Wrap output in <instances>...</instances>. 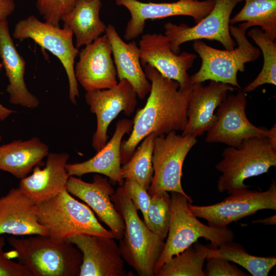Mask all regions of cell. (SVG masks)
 I'll list each match as a JSON object with an SVG mask.
<instances>
[{
    "instance_id": "74e56055",
    "label": "cell",
    "mask_w": 276,
    "mask_h": 276,
    "mask_svg": "<svg viewBox=\"0 0 276 276\" xmlns=\"http://www.w3.org/2000/svg\"><path fill=\"white\" fill-rule=\"evenodd\" d=\"M2 67H3L2 63H0V70ZM16 112L15 111L8 109L4 107L0 103V120L3 121L6 119L11 114Z\"/></svg>"
},
{
    "instance_id": "d590c367",
    "label": "cell",
    "mask_w": 276,
    "mask_h": 276,
    "mask_svg": "<svg viewBox=\"0 0 276 276\" xmlns=\"http://www.w3.org/2000/svg\"><path fill=\"white\" fill-rule=\"evenodd\" d=\"M5 238L0 236V276H32L29 270L11 260L8 252L4 251Z\"/></svg>"
},
{
    "instance_id": "7a4b0ae2",
    "label": "cell",
    "mask_w": 276,
    "mask_h": 276,
    "mask_svg": "<svg viewBox=\"0 0 276 276\" xmlns=\"http://www.w3.org/2000/svg\"><path fill=\"white\" fill-rule=\"evenodd\" d=\"M13 248L8 251L26 267L32 276H79L82 263L80 250L68 240L35 235L19 239L8 238Z\"/></svg>"
},
{
    "instance_id": "b9f144b4",
    "label": "cell",
    "mask_w": 276,
    "mask_h": 276,
    "mask_svg": "<svg viewBox=\"0 0 276 276\" xmlns=\"http://www.w3.org/2000/svg\"><path fill=\"white\" fill-rule=\"evenodd\" d=\"M192 1H198V0H192Z\"/></svg>"
},
{
    "instance_id": "9a60e30c",
    "label": "cell",
    "mask_w": 276,
    "mask_h": 276,
    "mask_svg": "<svg viewBox=\"0 0 276 276\" xmlns=\"http://www.w3.org/2000/svg\"><path fill=\"white\" fill-rule=\"evenodd\" d=\"M139 47L143 67L147 64L151 65L163 76L178 82L180 87L192 85L188 71L197 57L195 54L185 51L176 54L171 49L168 37L161 33L142 35Z\"/></svg>"
},
{
    "instance_id": "52a82bcc",
    "label": "cell",
    "mask_w": 276,
    "mask_h": 276,
    "mask_svg": "<svg viewBox=\"0 0 276 276\" xmlns=\"http://www.w3.org/2000/svg\"><path fill=\"white\" fill-rule=\"evenodd\" d=\"M171 215L167 240L155 265V272L173 256L203 238L217 248L233 241L232 230L215 227L201 222L189 206L188 198L181 193L171 192Z\"/></svg>"
},
{
    "instance_id": "6da1fadb",
    "label": "cell",
    "mask_w": 276,
    "mask_h": 276,
    "mask_svg": "<svg viewBox=\"0 0 276 276\" xmlns=\"http://www.w3.org/2000/svg\"><path fill=\"white\" fill-rule=\"evenodd\" d=\"M143 67L151 85L150 95L144 107L135 113L129 137L122 141L121 165L130 159L138 144L148 135L183 131L188 122L192 85L180 87L178 82L163 76L151 65L147 64Z\"/></svg>"
},
{
    "instance_id": "1f68e13d",
    "label": "cell",
    "mask_w": 276,
    "mask_h": 276,
    "mask_svg": "<svg viewBox=\"0 0 276 276\" xmlns=\"http://www.w3.org/2000/svg\"><path fill=\"white\" fill-rule=\"evenodd\" d=\"M171 215V200L167 192L151 196L148 210V228L164 240L168 233Z\"/></svg>"
},
{
    "instance_id": "7bdbcfd3",
    "label": "cell",
    "mask_w": 276,
    "mask_h": 276,
    "mask_svg": "<svg viewBox=\"0 0 276 276\" xmlns=\"http://www.w3.org/2000/svg\"><path fill=\"white\" fill-rule=\"evenodd\" d=\"M89 1H90V0H89Z\"/></svg>"
},
{
    "instance_id": "4fadbf2b",
    "label": "cell",
    "mask_w": 276,
    "mask_h": 276,
    "mask_svg": "<svg viewBox=\"0 0 276 276\" xmlns=\"http://www.w3.org/2000/svg\"><path fill=\"white\" fill-rule=\"evenodd\" d=\"M246 95L239 91L231 95L218 106L214 126L208 131L207 143H221L239 147L246 140L254 137H267L269 129L258 127L246 114Z\"/></svg>"
},
{
    "instance_id": "ba28073f",
    "label": "cell",
    "mask_w": 276,
    "mask_h": 276,
    "mask_svg": "<svg viewBox=\"0 0 276 276\" xmlns=\"http://www.w3.org/2000/svg\"><path fill=\"white\" fill-rule=\"evenodd\" d=\"M196 137L177 134L172 131L156 136L152 157L153 178L148 190L150 196L164 192H177L193 200L182 189V169L185 158L197 143Z\"/></svg>"
},
{
    "instance_id": "5bb4252c",
    "label": "cell",
    "mask_w": 276,
    "mask_h": 276,
    "mask_svg": "<svg viewBox=\"0 0 276 276\" xmlns=\"http://www.w3.org/2000/svg\"><path fill=\"white\" fill-rule=\"evenodd\" d=\"M137 94L126 79L108 89L86 91L85 99L90 111L97 118V128L92 137V146L99 151L106 144L109 125L122 111L129 116L137 105Z\"/></svg>"
},
{
    "instance_id": "4316f807",
    "label": "cell",
    "mask_w": 276,
    "mask_h": 276,
    "mask_svg": "<svg viewBox=\"0 0 276 276\" xmlns=\"http://www.w3.org/2000/svg\"><path fill=\"white\" fill-rule=\"evenodd\" d=\"M210 249L197 241L164 263L155 276H204L203 267Z\"/></svg>"
},
{
    "instance_id": "9c48e42d",
    "label": "cell",
    "mask_w": 276,
    "mask_h": 276,
    "mask_svg": "<svg viewBox=\"0 0 276 276\" xmlns=\"http://www.w3.org/2000/svg\"><path fill=\"white\" fill-rule=\"evenodd\" d=\"M12 35L15 39L21 41L28 38L32 39L59 59L67 76L70 100L76 105V98L79 97V93L74 64L79 51L74 44V35L70 28L65 25L60 28L41 21L34 15H30L17 22Z\"/></svg>"
},
{
    "instance_id": "8992f818",
    "label": "cell",
    "mask_w": 276,
    "mask_h": 276,
    "mask_svg": "<svg viewBox=\"0 0 276 276\" xmlns=\"http://www.w3.org/2000/svg\"><path fill=\"white\" fill-rule=\"evenodd\" d=\"M222 159L215 166L222 174L217 182L220 193L247 189L244 181L249 177L267 172L276 166V149L266 136L245 140L239 147L225 148Z\"/></svg>"
},
{
    "instance_id": "e0dca14e",
    "label": "cell",
    "mask_w": 276,
    "mask_h": 276,
    "mask_svg": "<svg viewBox=\"0 0 276 276\" xmlns=\"http://www.w3.org/2000/svg\"><path fill=\"white\" fill-rule=\"evenodd\" d=\"M67 240L82 254L79 276H126L124 260L113 238L78 235Z\"/></svg>"
},
{
    "instance_id": "8fae6325",
    "label": "cell",
    "mask_w": 276,
    "mask_h": 276,
    "mask_svg": "<svg viewBox=\"0 0 276 276\" xmlns=\"http://www.w3.org/2000/svg\"><path fill=\"white\" fill-rule=\"evenodd\" d=\"M213 1L215 4L211 12L194 26L171 22L164 25L165 35L174 53L179 54L180 45L186 42L202 39L218 41L225 50L235 49L236 44L229 32V20L234 8L244 0Z\"/></svg>"
},
{
    "instance_id": "30bf717a",
    "label": "cell",
    "mask_w": 276,
    "mask_h": 276,
    "mask_svg": "<svg viewBox=\"0 0 276 276\" xmlns=\"http://www.w3.org/2000/svg\"><path fill=\"white\" fill-rule=\"evenodd\" d=\"M222 201L209 205H194L190 209L197 217L206 220L208 225L225 228L233 222L264 209L276 210V183L272 180L268 190L259 192L239 189L229 194Z\"/></svg>"
},
{
    "instance_id": "3957f363",
    "label": "cell",
    "mask_w": 276,
    "mask_h": 276,
    "mask_svg": "<svg viewBox=\"0 0 276 276\" xmlns=\"http://www.w3.org/2000/svg\"><path fill=\"white\" fill-rule=\"evenodd\" d=\"M111 200L124 222L119 245L123 260L139 276H155V265L163 251L164 239L141 219L123 185L114 191Z\"/></svg>"
},
{
    "instance_id": "60d3db41",
    "label": "cell",
    "mask_w": 276,
    "mask_h": 276,
    "mask_svg": "<svg viewBox=\"0 0 276 276\" xmlns=\"http://www.w3.org/2000/svg\"><path fill=\"white\" fill-rule=\"evenodd\" d=\"M1 136H0V141H1Z\"/></svg>"
},
{
    "instance_id": "5b68a950",
    "label": "cell",
    "mask_w": 276,
    "mask_h": 276,
    "mask_svg": "<svg viewBox=\"0 0 276 276\" xmlns=\"http://www.w3.org/2000/svg\"><path fill=\"white\" fill-rule=\"evenodd\" d=\"M35 212L38 222L53 238L67 240L74 235H90L114 239L112 232L99 223L90 208L75 199L66 189L36 203Z\"/></svg>"
},
{
    "instance_id": "d4e9b609",
    "label": "cell",
    "mask_w": 276,
    "mask_h": 276,
    "mask_svg": "<svg viewBox=\"0 0 276 276\" xmlns=\"http://www.w3.org/2000/svg\"><path fill=\"white\" fill-rule=\"evenodd\" d=\"M49 150L48 146L37 137L3 145L0 146V170L21 179L39 166Z\"/></svg>"
},
{
    "instance_id": "83f0119b",
    "label": "cell",
    "mask_w": 276,
    "mask_h": 276,
    "mask_svg": "<svg viewBox=\"0 0 276 276\" xmlns=\"http://www.w3.org/2000/svg\"><path fill=\"white\" fill-rule=\"evenodd\" d=\"M209 257H217L236 263L253 276H267L276 264V258L258 257L248 254L242 245L227 242L220 246L210 248Z\"/></svg>"
},
{
    "instance_id": "4dcf8cb0",
    "label": "cell",
    "mask_w": 276,
    "mask_h": 276,
    "mask_svg": "<svg viewBox=\"0 0 276 276\" xmlns=\"http://www.w3.org/2000/svg\"><path fill=\"white\" fill-rule=\"evenodd\" d=\"M261 49L263 55V65L257 77L243 90L251 92L265 84L276 85V43L261 29L255 28L247 33Z\"/></svg>"
},
{
    "instance_id": "484cf974",
    "label": "cell",
    "mask_w": 276,
    "mask_h": 276,
    "mask_svg": "<svg viewBox=\"0 0 276 276\" xmlns=\"http://www.w3.org/2000/svg\"><path fill=\"white\" fill-rule=\"evenodd\" d=\"M102 6L100 0H77L72 9L62 21L72 30L79 49L97 39L107 27L99 16Z\"/></svg>"
},
{
    "instance_id": "277c9868",
    "label": "cell",
    "mask_w": 276,
    "mask_h": 276,
    "mask_svg": "<svg viewBox=\"0 0 276 276\" xmlns=\"http://www.w3.org/2000/svg\"><path fill=\"white\" fill-rule=\"evenodd\" d=\"M250 27L247 22L238 26H229L231 35L238 45L232 50L216 49L201 40H194L193 48L201 59V64L199 70L190 76L191 84L213 80L241 89L237 80L238 72H244L245 64L256 60L261 54L259 49L247 38L246 32Z\"/></svg>"
},
{
    "instance_id": "7c38bea8",
    "label": "cell",
    "mask_w": 276,
    "mask_h": 276,
    "mask_svg": "<svg viewBox=\"0 0 276 276\" xmlns=\"http://www.w3.org/2000/svg\"><path fill=\"white\" fill-rule=\"evenodd\" d=\"M115 1L117 5L125 7L130 14L124 34V39L127 41L137 38L143 33L147 20L183 15L193 17L197 24L211 12L215 4L213 0H179L158 3L138 0Z\"/></svg>"
},
{
    "instance_id": "8d00e7d4",
    "label": "cell",
    "mask_w": 276,
    "mask_h": 276,
    "mask_svg": "<svg viewBox=\"0 0 276 276\" xmlns=\"http://www.w3.org/2000/svg\"><path fill=\"white\" fill-rule=\"evenodd\" d=\"M14 0H0V21L6 20L15 9Z\"/></svg>"
},
{
    "instance_id": "d6a6232c",
    "label": "cell",
    "mask_w": 276,
    "mask_h": 276,
    "mask_svg": "<svg viewBox=\"0 0 276 276\" xmlns=\"http://www.w3.org/2000/svg\"><path fill=\"white\" fill-rule=\"evenodd\" d=\"M36 7L45 22L60 27V21L77 0H35Z\"/></svg>"
},
{
    "instance_id": "836d02e7",
    "label": "cell",
    "mask_w": 276,
    "mask_h": 276,
    "mask_svg": "<svg viewBox=\"0 0 276 276\" xmlns=\"http://www.w3.org/2000/svg\"><path fill=\"white\" fill-rule=\"evenodd\" d=\"M123 186L136 209L142 213L144 221L148 227V210L151 196L148 190L136 181L131 179H126Z\"/></svg>"
},
{
    "instance_id": "f1b7e54d",
    "label": "cell",
    "mask_w": 276,
    "mask_h": 276,
    "mask_svg": "<svg viewBox=\"0 0 276 276\" xmlns=\"http://www.w3.org/2000/svg\"><path fill=\"white\" fill-rule=\"evenodd\" d=\"M242 9L229 23L247 22L250 27L259 26L272 40L276 38V0H244Z\"/></svg>"
},
{
    "instance_id": "7402d4cb",
    "label": "cell",
    "mask_w": 276,
    "mask_h": 276,
    "mask_svg": "<svg viewBox=\"0 0 276 276\" xmlns=\"http://www.w3.org/2000/svg\"><path fill=\"white\" fill-rule=\"evenodd\" d=\"M0 57L9 81L6 91L9 102L29 108L38 107L39 100L30 92L25 82L26 62L14 44L7 20L0 21Z\"/></svg>"
},
{
    "instance_id": "ac0fdd59",
    "label": "cell",
    "mask_w": 276,
    "mask_h": 276,
    "mask_svg": "<svg viewBox=\"0 0 276 276\" xmlns=\"http://www.w3.org/2000/svg\"><path fill=\"white\" fill-rule=\"evenodd\" d=\"M66 190L71 194L85 202L106 224L120 240L123 237L125 224L120 214L116 209L111 200L114 191L108 179L100 175H95L92 182H87L80 178L70 176Z\"/></svg>"
},
{
    "instance_id": "603a6c76",
    "label": "cell",
    "mask_w": 276,
    "mask_h": 276,
    "mask_svg": "<svg viewBox=\"0 0 276 276\" xmlns=\"http://www.w3.org/2000/svg\"><path fill=\"white\" fill-rule=\"evenodd\" d=\"M132 127V120H119L110 140L94 156L83 162L67 164L66 169L69 176H81L96 173L104 175L123 186L124 181L121 176V145L123 136L129 134Z\"/></svg>"
},
{
    "instance_id": "cb8c5ba5",
    "label": "cell",
    "mask_w": 276,
    "mask_h": 276,
    "mask_svg": "<svg viewBox=\"0 0 276 276\" xmlns=\"http://www.w3.org/2000/svg\"><path fill=\"white\" fill-rule=\"evenodd\" d=\"M105 34L112 49L113 62L119 80H127L140 99L150 93L151 85L140 62V51L134 41L125 42L120 36L114 26H107Z\"/></svg>"
},
{
    "instance_id": "ab89813d",
    "label": "cell",
    "mask_w": 276,
    "mask_h": 276,
    "mask_svg": "<svg viewBox=\"0 0 276 276\" xmlns=\"http://www.w3.org/2000/svg\"><path fill=\"white\" fill-rule=\"evenodd\" d=\"M272 146L276 149V126L274 124L272 127L269 129V133L267 137Z\"/></svg>"
},
{
    "instance_id": "f546056e",
    "label": "cell",
    "mask_w": 276,
    "mask_h": 276,
    "mask_svg": "<svg viewBox=\"0 0 276 276\" xmlns=\"http://www.w3.org/2000/svg\"><path fill=\"white\" fill-rule=\"evenodd\" d=\"M156 136L153 133L146 136L130 159L121 167L123 179L134 180L147 190L153 175L152 157Z\"/></svg>"
},
{
    "instance_id": "ffe728a7",
    "label": "cell",
    "mask_w": 276,
    "mask_h": 276,
    "mask_svg": "<svg viewBox=\"0 0 276 276\" xmlns=\"http://www.w3.org/2000/svg\"><path fill=\"white\" fill-rule=\"evenodd\" d=\"M35 202L18 187L0 198V236L41 235L48 236L38 222Z\"/></svg>"
},
{
    "instance_id": "44dd1931",
    "label": "cell",
    "mask_w": 276,
    "mask_h": 276,
    "mask_svg": "<svg viewBox=\"0 0 276 276\" xmlns=\"http://www.w3.org/2000/svg\"><path fill=\"white\" fill-rule=\"evenodd\" d=\"M68 158L67 153H49L45 167L35 166L31 175L21 179L18 187L35 203L55 196L66 189Z\"/></svg>"
},
{
    "instance_id": "e575fe53",
    "label": "cell",
    "mask_w": 276,
    "mask_h": 276,
    "mask_svg": "<svg viewBox=\"0 0 276 276\" xmlns=\"http://www.w3.org/2000/svg\"><path fill=\"white\" fill-rule=\"evenodd\" d=\"M203 270L204 276H247L246 273L241 270L229 261L217 257H209Z\"/></svg>"
},
{
    "instance_id": "f35d334b",
    "label": "cell",
    "mask_w": 276,
    "mask_h": 276,
    "mask_svg": "<svg viewBox=\"0 0 276 276\" xmlns=\"http://www.w3.org/2000/svg\"><path fill=\"white\" fill-rule=\"evenodd\" d=\"M252 223H261L265 225H275L276 216L275 215L270 216L264 219L253 220Z\"/></svg>"
},
{
    "instance_id": "d6986e66",
    "label": "cell",
    "mask_w": 276,
    "mask_h": 276,
    "mask_svg": "<svg viewBox=\"0 0 276 276\" xmlns=\"http://www.w3.org/2000/svg\"><path fill=\"white\" fill-rule=\"evenodd\" d=\"M192 90L187 109L188 122L181 135L197 137L208 131L214 125V111L226 98L227 93L236 88L225 83L210 80L209 84H192Z\"/></svg>"
},
{
    "instance_id": "2e32d148",
    "label": "cell",
    "mask_w": 276,
    "mask_h": 276,
    "mask_svg": "<svg viewBox=\"0 0 276 276\" xmlns=\"http://www.w3.org/2000/svg\"><path fill=\"white\" fill-rule=\"evenodd\" d=\"M110 42L104 34L79 53L75 75L86 91L110 88L118 82Z\"/></svg>"
}]
</instances>
